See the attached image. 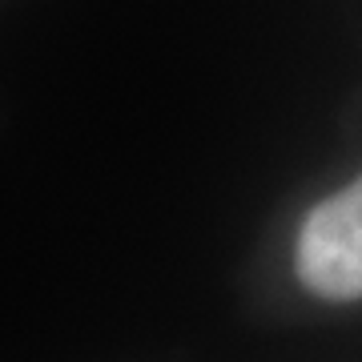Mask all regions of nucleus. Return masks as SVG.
Segmentation results:
<instances>
[{
    "instance_id": "nucleus-1",
    "label": "nucleus",
    "mask_w": 362,
    "mask_h": 362,
    "mask_svg": "<svg viewBox=\"0 0 362 362\" xmlns=\"http://www.w3.org/2000/svg\"><path fill=\"white\" fill-rule=\"evenodd\" d=\"M294 270L314 298H362V173L306 214L294 242Z\"/></svg>"
}]
</instances>
